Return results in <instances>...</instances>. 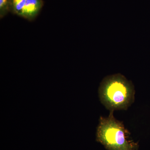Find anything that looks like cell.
<instances>
[{
	"instance_id": "4",
	"label": "cell",
	"mask_w": 150,
	"mask_h": 150,
	"mask_svg": "<svg viewBox=\"0 0 150 150\" xmlns=\"http://www.w3.org/2000/svg\"><path fill=\"white\" fill-rule=\"evenodd\" d=\"M26 0H11L10 12L21 17Z\"/></svg>"
},
{
	"instance_id": "2",
	"label": "cell",
	"mask_w": 150,
	"mask_h": 150,
	"mask_svg": "<svg viewBox=\"0 0 150 150\" xmlns=\"http://www.w3.org/2000/svg\"><path fill=\"white\" fill-rule=\"evenodd\" d=\"M110 112L107 117L100 116L97 127L96 140L107 150H138L139 143L134 142L122 121Z\"/></svg>"
},
{
	"instance_id": "3",
	"label": "cell",
	"mask_w": 150,
	"mask_h": 150,
	"mask_svg": "<svg viewBox=\"0 0 150 150\" xmlns=\"http://www.w3.org/2000/svg\"><path fill=\"white\" fill-rule=\"evenodd\" d=\"M43 0H26L21 17L29 21L34 20L43 6Z\"/></svg>"
},
{
	"instance_id": "5",
	"label": "cell",
	"mask_w": 150,
	"mask_h": 150,
	"mask_svg": "<svg viewBox=\"0 0 150 150\" xmlns=\"http://www.w3.org/2000/svg\"><path fill=\"white\" fill-rule=\"evenodd\" d=\"M11 0H0V18H3L10 12Z\"/></svg>"
},
{
	"instance_id": "1",
	"label": "cell",
	"mask_w": 150,
	"mask_h": 150,
	"mask_svg": "<svg viewBox=\"0 0 150 150\" xmlns=\"http://www.w3.org/2000/svg\"><path fill=\"white\" fill-rule=\"evenodd\" d=\"M135 95L133 83L119 74L104 78L98 88L100 100L110 112L127 110L135 101Z\"/></svg>"
}]
</instances>
